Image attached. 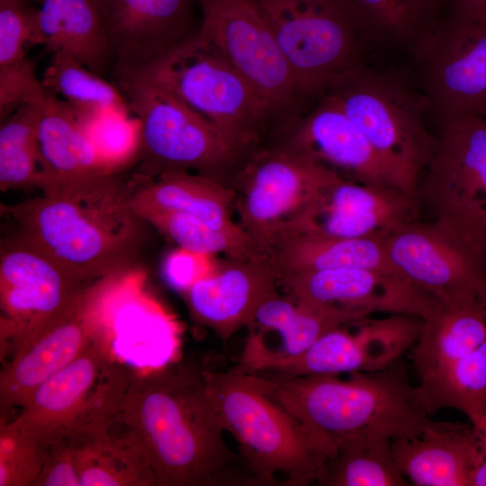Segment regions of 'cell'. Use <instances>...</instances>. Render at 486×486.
<instances>
[{
    "instance_id": "cell-1",
    "label": "cell",
    "mask_w": 486,
    "mask_h": 486,
    "mask_svg": "<svg viewBox=\"0 0 486 486\" xmlns=\"http://www.w3.org/2000/svg\"><path fill=\"white\" fill-rule=\"evenodd\" d=\"M117 408L160 486L261 485L226 444L202 370L177 363L126 371Z\"/></svg>"
},
{
    "instance_id": "cell-2",
    "label": "cell",
    "mask_w": 486,
    "mask_h": 486,
    "mask_svg": "<svg viewBox=\"0 0 486 486\" xmlns=\"http://www.w3.org/2000/svg\"><path fill=\"white\" fill-rule=\"evenodd\" d=\"M38 188L41 195L2 207L24 238L86 284L133 266L146 222L131 206L134 184L114 173Z\"/></svg>"
},
{
    "instance_id": "cell-3",
    "label": "cell",
    "mask_w": 486,
    "mask_h": 486,
    "mask_svg": "<svg viewBox=\"0 0 486 486\" xmlns=\"http://www.w3.org/2000/svg\"><path fill=\"white\" fill-rule=\"evenodd\" d=\"M262 378L327 458L346 438H411L431 420L402 358L382 370L352 373L346 380L337 374Z\"/></svg>"
},
{
    "instance_id": "cell-4",
    "label": "cell",
    "mask_w": 486,
    "mask_h": 486,
    "mask_svg": "<svg viewBox=\"0 0 486 486\" xmlns=\"http://www.w3.org/2000/svg\"><path fill=\"white\" fill-rule=\"evenodd\" d=\"M205 388L225 431L261 485L316 482L327 455L302 425L267 392L260 375L236 366L202 370Z\"/></svg>"
},
{
    "instance_id": "cell-5",
    "label": "cell",
    "mask_w": 486,
    "mask_h": 486,
    "mask_svg": "<svg viewBox=\"0 0 486 486\" xmlns=\"http://www.w3.org/2000/svg\"><path fill=\"white\" fill-rule=\"evenodd\" d=\"M323 95L364 134L404 189L418 195L419 178L436 145L426 122L429 103L420 89L364 65L334 81Z\"/></svg>"
},
{
    "instance_id": "cell-6",
    "label": "cell",
    "mask_w": 486,
    "mask_h": 486,
    "mask_svg": "<svg viewBox=\"0 0 486 486\" xmlns=\"http://www.w3.org/2000/svg\"><path fill=\"white\" fill-rule=\"evenodd\" d=\"M301 95L321 97L364 66L368 39L349 0H259Z\"/></svg>"
},
{
    "instance_id": "cell-7",
    "label": "cell",
    "mask_w": 486,
    "mask_h": 486,
    "mask_svg": "<svg viewBox=\"0 0 486 486\" xmlns=\"http://www.w3.org/2000/svg\"><path fill=\"white\" fill-rule=\"evenodd\" d=\"M143 76L212 122L241 150L258 140L271 113L221 50L198 31Z\"/></svg>"
},
{
    "instance_id": "cell-8",
    "label": "cell",
    "mask_w": 486,
    "mask_h": 486,
    "mask_svg": "<svg viewBox=\"0 0 486 486\" xmlns=\"http://www.w3.org/2000/svg\"><path fill=\"white\" fill-rule=\"evenodd\" d=\"M119 88L141 124L140 175L196 169L218 179L240 153L216 126L151 78L120 79Z\"/></svg>"
},
{
    "instance_id": "cell-9",
    "label": "cell",
    "mask_w": 486,
    "mask_h": 486,
    "mask_svg": "<svg viewBox=\"0 0 486 486\" xmlns=\"http://www.w3.org/2000/svg\"><path fill=\"white\" fill-rule=\"evenodd\" d=\"M436 121L439 132L424 170L422 196L435 219L486 260V118Z\"/></svg>"
},
{
    "instance_id": "cell-10",
    "label": "cell",
    "mask_w": 486,
    "mask_h": 486,
    "mask_svg": "<svg viewBox=\"0 0 486 486\" xmlns=\"http://www.w3.org/2000/svg\"><path fill=\"white\" fill-rule=\"evenodd\" d=\"M410 50L418 88L436 120L486 117V20L450 12Z\"/></svg>"
},
{
    "instance_id": "cell-11",
    "label": "cell",
    "mask_w": 486,
    "mask_h": 486,
    "mask_svg": "<svg viewBox=\"0 0 486 486\" xmlns=\"http://www.w3.org/2000/svg\"><path fill=\"white\" fill-rule=\"evenodd\" d=\"M343 177L286 145L256 154L240 174L239 226L268 255L288 225L329 184Z\"/></svg>"
},
{
    "instance_id": "cell-12",
    "label": "cell",
    "mask_w": 486,
    "mask_h": 486,
    "mask_svg": "<svg viewBox=\"0 0 486 486\" xmlns=\"http://www.w3.org/2000/svg\"><path fill=\"white\" fill-rule=\"evenodd\" d=\"M91 284L84 283L22 238L2 249L1 331L12 357L65 313Z\"/></svg>"
},
{
    "instance_id": "cell-13",
    "label": "cell",
    "mask_w": 486,
    "mask_h": 486,
    "mask_svg": "<svg viewBox=\"0 0 486 486\" xmlns=\"http://www.w3.org/2000/svg\"><path fill=\"white\" fill-rule=\"evenodd\" d=\"M198 32L215 43L270 110L301 94L259 0H197Z\"/></svg>"
},
{
    "instance_id": "cell-14",
    "label": "cell",
    "mask_w": 486,
    "mask_h": 486,
    "mask_svg": "<svg viewBox=\"0 0 486 486\" xmlns=\"http://www.w3.org/2000/svg\"><path fill=\"white\" fill-rule=\"evenodd\" d=\"M393 266L442 309L479 300L486 260L437 220L407 224L383 241Z\"/></svg>"
},
{
    "instance_id": "cell-15",
    "label": "cell",
    "mask_w": 486,
    "mask_h": 486,
    "mask_svg": "<svg viewBox=\"0 0 486 486\" xmlns=\"http://www.w3.org/2000/svg\"><path fill=\"white\" fill-rule=\"evenodd\" d=\"M110 356L105 334L39 385L18 414L6 421L46 448L58 442L88 421L107 401L119 368Z\"/></svg>"
},
{
    "instance_id": "cell-16",
    "label": "cell",
    "mask_w": 486,
    "mask_h": 486,
    "mask_svg": "<svg viewBox=\"0 0 486 486\" xmlns=\"http://www.w3.org/2000/svg\"><path fill=\"white\" fill-rule=\"evenodd\" d=\"M418 200V195L397 187L340 177L320 191L280 239L294 236L385 239L419 220Z\"/></svg>"
},
{
    "instance_id": "cell-17",
    "label": "cell",
    "mask_w": 486,
    "mask_h": 486,
    "mask_svg": "<svg viewBox=\"0 0 486 486\" xmlns=\"http://www.w3.org/2000/svg\"><path fill=\"white\" fill-rule=\"evenodd\" d=\"M281 285L297 302L352 315L376 312L434 318L442 310L428 295L402 275L364 268H334L281 276Z\"/></svg>"
},
{
    "instance_id": "cell-18",
    "label": "cell",
    "mask_w": 486,
    "mask_h": 486,
    "mask_svg": "<svg viewBox=\"0 0 486 486\" xmlns=\"http://www.w3.org/2000/svg\"><path fill=\"white\" fill-rule=\"evenodd\" d=\"M120 79L146 75L192 36L194 0H92Z\"/></svg>"
},
{
    "instance_id": "cell-19",
    "label": "cell",
    "mask_w": 486,
    "mask_h": 486,
    "mask_svg": "<svg viewBox=\"0 0 486 486\" xmlns=\"http://www.w3.org/2000/svg\"><path fill=\"white\" fill-rule=\"evenodd\" d=\"M103 320L98 292L92 283L65 313L4 366L0 375V419H7L39 385L107 334Z\"/></svg>"
},
{
    "instance_id": "cell-20",
    "label": "cell",
    "mask_w": 486,
    "mask_h": 486,
    "mask_svg": "<svg viewBox=\"0 0 486 486\" xmlns=\"http://www.w3.org/2000/svg\"><path fill=\"white\" fill-rule=\"evenodd\" d=\"M423 323L416 316L391 314L360 320L353 331L348 328L350 324L335 328L290 358L288 372L305 376L385 369L413 347Z\"/></svg>"
},
{
    "instance_id": "cell-21",
    "label": "cell",
    "mask_w": 486,
    "mask_h": 486,
    "mask_svg": "<svg viewBox=\"0 0 486 486\" xmlns=\"http://www.w3.org/2000/svg\"><path fill=\"white\" fill-rule=\"evenodd\" d=\"M281 274L270 256L231 258L182 291L194 320L229 340L258 308L279 294Z\"/></svg>"
},
{
    "instance_id": "cell-22",
    "label": "cell",
    "mask_w": 486,
    "mask_h": 486,
    "mask_svg": "<svg viewBox=\"0 0 486 486\" xmlns=\"http://www.w3.org/2000/svg\"><path fill=\"white\" fill-rule=\"evenodd\" d=\"M121 385L117 381L106 403L63 437L72 449L81 486H160L118 410Z\"/></svg>"
},
{
    "instance_id": "cell-23",
    "label": "cell",
    "mask_w": 486,
    "mask_h": 486,
    "mask_svg": "<svg viewBox=\"0 0 486 486\" xmlns=\"http://www.w3.org/2000/svg\"><path fill=\"white\" fill-rule=\"evenodd\" d=\"M286 146L346 179L408 193L364 134L328 96H321L318 106L296 124Z\"/></svg>"
},
{
    "instance_id": "cell-24",
    "label": "cell",
    "mask_w": 486,
    "mask_h": 486,
    "mask_svg": "<svg viewBox=\"0 0 486 486\" xmlns=\"http://www.w3.org/2000/svg\"><path fill=\"white\" fill-rule=\"evenodd\" d=\"M395 461L410 485L472 486L485 455L471 424L432 419L418 436L392 442Z\"/></svg>"
},
{
    "instance_id": "cell-25",
    "label": "cell",
    "mask_w": 486,
    "mask_h": 486,
    "mask_svg": "<svg viewBox=\"0 0 486 486\" xmlns=\"http://www.w3.org/2000/svg\"><path fill=\"white\" fill-rule=\"evenodd\" d=\"M38 147L40 165L38 185L44 181L114 174L97 153L78 110L49 91L42 104Z\"/></svg>"
},
{
    "instance_id": "cell-26",
    "label": "cell",
    "mask_w": 486,
    "mask_h": 486,
    "mask_svg": "<svg viewBox=\"0 0 486 486\" xmlns=\"http://www.w3.org/2000/svg\"><path fill=\"white\" fill-rule=\"evenodd\" d=\"M358 320L344 312L308 306L277 294L258 308L248 327L256 333H272L277 341L267 350L240 357L237 366L256 374L271 362L300 355L326 332Z\"/></svg>"
},
{
    "instance_id": "cell-27",
    "label": "cell",
    "mask_w": 486,
    "mask_h": 486,
    "mask_svg": "<svg viewBox=\"0 0 486 486\" xmlns=\"http://www.w3.org/2000/svg\"><path fill=\"white\" fill-rule=\"evenodd\" d=\"M148 178L135 186L131 206L140 215L149 211H170L192 216L220 230H243L231 218L236 193L220 180L205 175L172 170Z\"/></svg>"
},
{
    "instance_id": "cell-28",
    "label": "cell",
    "mask_w": 486,
    "mask_h": 486,
    "mask_svg": "<svg viewBox=\"0 0 486 486\" xmlns=\"http://www.w3.org/2000/svg\"><path fill=\"white\" fill-rule=\"evenodd\" d=\"M32 45L69 55L101 76L112 63L92 0H42Z\"/></svg>"
},
{
    "instance_id": "cell-29",
    "label": "cell",
    "mask_w": 486,
    "mask_h": 486,
    "mask_svg": "<svg viewBox=\"0 0 486 486\" xmlns=\"http://www.w3.org/2000/svg\"><path fill=\"white\" fill-rule=\"evenodd\" d=\"M383 241L374 238L286 237L274 245L268 256L281 276L342 267L402 275L391 263Z\"/></svg>"
},
{
    "instance_id": "cell-30",
    "label": "cell",
    "mask_w": 486,
    "mask_h": 486,
    "mask_svg": "<svg viewBox=\"0 0 486 486\" xmlns=\"http://www.w3.org/2000/svg\"><path fill=\"white\" fill-rule=\"evenodd\" d=\"M485 339L486 319L479 300L446 308L424 320L411 348L419 381L444 371Z\"/></svg>"
},
{
    "instance_id": "cell-31",
    "label": "cell",
    "mask_w": 486,
    "mask_h": 486,
    "mask_svg": "<svg viewBox=\"0 0 486 486\" xmlns=\"http://www.w3.org/2000/svg\"><path fill=\"white\" fill-rule=\"evenodd\" d=\"M386 437L356 436L343 440L323 463L316 483L323 486H409Z\"/></svg>"
},
{
    "instance_id": "cell-32",
    "label": "cell",
    "mask_w": 486,
    "mask_h": 486,
    "mask_svg": "<svg viewBox=\"0 0 486 486\" xmlns=\"http://www.w3.org/2000/svg\"><path fill=\"white\" fill-rule=\"evenodd\" d=\"M416 388L430 416L454 408L481 429L486 420V339L444 371L419 381Z\"/></svg>"
},
{
    "instance_id": "cell-33",
    "label": "cell",
    "mask_w": 486,
    "mask_h": 486,
    "mask_svg": "<svg viewBox=\"0 0 486 486\" xmlns=\"http://www.w3.org/2000/svg\"><path fill=\"white\" fill-rule=\"evenodd\" d=\"M369 40L410 47L441 18L442 0H349Z\"/></svg>"
},
{
    "instance_id": "cell-34",
    "label": "cell",
    "mask_w": 486,
    "mask_h": 486,
    "mask_svg": "<svg viewBox=\"0 0 486 486\" xmlns=\"http://www.w3.org/2000/svg\"><path fill=\"white\" fill-rule=\"evenodd\" d=\"M43 102L24 104L1 121L2 192L38 185L40 176L38 128Z\"/></svg>"
},
{
    "instance_id": "cell-35",
    "label": "cell",
    "mask_w": 486,
    "mask_h": 486,
    "mask_svg": "<svg viewBox=\"0 0 486 486\" xmlns=\"http://www.w3.org/2000/svg\"><path fill=\"white\" fill-rule=\"evenodd\" d=\"M140 216L185 250L212 256L224 253L231 258L268 256L244 230H215L192 216L170 211H149Z\"/></svg>"
},
{
    "instance_id": "cell-36",
    "label": "cell",
    "mask_w": 486,
    "mask_h": 486,
    "mask_svg": "<svg viewBox=\"0 0 486 486\" xmlns=\"http://www.w3.org/2000/svg\"><path fill=\"white\" fill-rule=\"evenodd\" d=\"M51 54L41 80L47 91L62 96L64 101L82 111L117 109L131 112L120 88L69 55Z\"/></svg>"
},
{
    "instance_id": "cell-37",
    "label": "cell",
    "mask_w": 486,
    "mask_h": 486,
    "mask_svg": "<svg viewBox=\"0 0 486 486\" xmlns=\"http://www.w3.org/2000/svg\"><path fill=\"white\" fill-rule=\"evenodd\" d=\"M77 110L97 153L114 173L139 159L141 124L135 115L130 116V112L117 109Z\"/></svg>"
},
{
    "instance_id": "cell-38",
    "label": "cell",
    "mask_w": 486,
    "mask_h": 486,
    "mask_svg": "<svg viewBox=\"0 0 486 486\" xmlns=\"http://www.w3.org/2000/svg\"><path fill=\"white\" fill-rule=\"evenodd\" d=\"M45 454L39 442L0 421V486H34Z\"/></svg>"
},
{
    "instance_id": "cell-39",
    "label": "cell",
    "mask_w": 486,
    "mask_h": 486,
    "mask_svg": "<svg viewBox=\"0 0 486 486\" xmlns=\"http://www.w3.org/2000/svg\"><path fill=\"white\" fill-rule=\"evenodd\" d=\"M38 8L31 0H0V66L25 58L32 45Z\"/></svg>"
},
{
    "instance_id": "cell-40",
    "label": "cell",
    "mask_w": 486,
    "mask_h": 486,
    "mask_svg": "<svg viewBox=\"0 0 486 486\" xmlns=\"http://www.w3.org/2000/svg\"><path fill=\"white\" fill-rule=\"evenodd\" d=\"M47 90L34 70L33 63L27 59L0 66V119L11 115L27 104L42 103Z\"/></svg>"
},
{
    "instance_id": "cell-41",
    "label": "cell",
    "mask_w": 486,
    "mask_h": 486,
    "mask_svg": "<svg viewBox=\"0 0 486 486\" xmlns=\"http://www.w3.org/2000/svg\"><path fill=\"white\" fill-rule=\"evenodd\" d=\"M34 486H81L72 449L64 438L46 448Z\"/></svg>"
},
{
    "instance_id": "cell-42",
    "label": "cell",
    "mask_w": 486,
    "mask_h": 486,
    "mask_svg": "<svg viewBox=\"0 0 486 486\" xmlns=\"http://www.w3.org/2000/svg\"><path fill=\"white\" fill-rule=\"evenodd\" d=\"M212 255H204L178 248L166 259L168 279L182 291L201 278L212 274L218 266Z\"/></svg>"
},
{
    "instance_id": "cell-43",
    "label": "cell",
    "mask_w": 486,
    "mask_h": 486,
    "mask_svg": "<svg viewBox=\"0 0 486 486\" xmlns=\"http://www.w3.org/2000/svg\"><path fill=\"white\" fill-rule=\"evenodd\" d=\"M453 13L473 19L486 20V0H447Z\"/></svg>"
},
{
    "instance_id": "cell-44",
    "label": "cell",
    "mask_w": 486,
    "mask_h": 486,
    "mask_svg": "<svg viewBox=\"0 0 486 486\" xmlns=\"http://www.w3.org/2000/svg\"><path fill=\"white\" fill-rule=\"evenodd\" d=\"M477 432L481 437L485 458L472 476V486H486V420Z\"/></svg>"
},
{
    "instance_id": "cell-45",
    "label": "cell",
    "mask_w": 486,
    "mask_h": 486,
    "mask_svg": "<svg viewBox=\"0 0 486 486\" xmlns=\"http://www.w3.org/2000/svg\"><path fill=\"white\" fill-rule=\"evenodd\" d=\"M479 301H480V303L482 305V308L483 310L485 319H486V288L482 293V295L480 296Z\"/></svg>"
},
{
    "instance_id": "cell-46",
    "label": "cell",
    "mask_w": 486,
    "mask_h": 486,
    "mask_svg": "<svg viewBox=\"0 0 486 486\" xmlns=\"http://www.w3.org/2000/svg\"><path fill=\"white\" fill-rule=\"evenodd\" d=\"M442 1H443L444 4L446 5V0H442Z\"/></svg>"
},
{
    "instance_id": "cell-47",
    "label": "cell",
    "mask_w": 486,
    "mask_h": 486,
    "mask_svg": "<svg viewBox=\"0 0 486 486\" xmlns=\"http://www.w3.org/2000/svg\"><path fill=\"white\" fill-rule=\"evenodd\" d=\"M486 118V117H485Z\"/></svg>"
}]
</instances>
